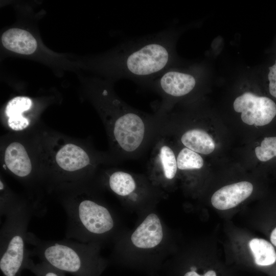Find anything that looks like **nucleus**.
<instances>
[{
  "instance_id": "obj_12",
  "label": "nucleus",
  "mask_w": 276,
  "mask_h": 276,
  "mask_svg": "<svg viewBox=\"0 0 276 276\" xmlns=\"http://www.w3.org/2000/svg\"><path fill=\"white\" fill-rule=\"evenodd\" d=\"M55 159L61 169L69 172L81 170L90 162L87 152L81 147L72 143L61 147L56 153Z\"/></svg>"
},
{
  "instance_id": "obj_20",
  "label": "nucleus",
  "mask_w": 276,
  "mask_h": 276,
  "mask_svg": "<svg viewBox=\"0 0 276 276\" xmlns=\"http://www.w3.org/2000/svg\"><path fill=\"white\" fill-rule=\"evenodd\" d=\"M24 269L29 270L35 276H65L64 272L43 262L35 263L30 256L26 262Z\"/></svg>"
},
{
  "instance_id": "obj_2",
  "label": "nucleus",
  "mask_w": 276,
  "mask_h": 276,
  "mask_svg": "<svg viewBox=\"0 0 276 276\" xmlns=\"http://www.w3.org/2000/svg\"><path fill=\"white\" fill-rule=\"evenodd\" d=\"M26 242L31 245L30 256H36L53 267L74 276H99L104 264L89 244L68 239L44 240L28 232Z\"/></svg>"
},
{
  "instance_id": "obj_10",
  "label": "nucleus",
  "mask_w": 276,
  "mask_h": 276,
  "mask_svg": "<svg viewBox=\"0 0 276 276\" xmlns=\"http://www.w3.org/2000/svg\"><path fill=\"white\" fill-rule=\"evenodd\" d=\"M152 172L166 180L173 179L177 173L176 157L172 149L160 143L154 150L150 165Z\"/></svg>"
},
{
  "instance_id": "obj_15",
  "label": "nucleus",
  "mask_w": 276,
  "mask_h": 276,
  "mask_svg": "<svg viewBox=\"0 0 276 276\" xmlns=\"http://www.w3.org/2000/svg\"><path fill=\"white\" fill-rule=\"evenodd\" d=\"M181 142L187 148L197 153L208 154L215 149V143L205 131L194 129L185 132L181 137Z\"/></svg>"
},
{
  "instance_id": "obj_17",
  "label": "nucleus",
  "mask_w": 276,
  "mask_h": 276,
  "mask_svg": "<svg viewBox=\"0 0 276 276\" xmlns=\"http://www.w3.org/2000/svg\"><path fill=\"white\" fill-rule=\"evenodd\" d=\"M108 185L112 192L121 196L130 195L136 188V183L133 176L121 171H115L110 175Z\"/></svg>"
},
{
  "instance_id": "obj_7",
  "label": "nucleus",
  "mask_w": 276,
  "mask_h": 276,
  "mask_svg": "<svg viewBox=\"0 0 276 276\" xmlns=\"http://www.w3.org/2000/svg\"><path fill=\"white\" fill-rule=\"evenodd\" d=\"M196 84V80L193 75L173 69L171 66L148 85L167 99L186 96L193 90Z\"/></svg>"
},
{
  "instance_id": "obj_16",
  "label": "nucleus",
  "mask_w": 276,
  "mask_h": 276,
  "mask_svg": "<svg viewBox=\"0 0 276 276\" xmlns=\"http://www.w3.org/2000/svg\"><path fill=\"white\" fill-rule=\"evenodd\" d=\"M255 262L259 266H269L276 261V252L272 245L263 239L254 238L249 243Z\"/></svg>"
},
{
  "instance_id": "obj_14",
  "label": "nucleus",
  "mask_w": 276,
  "mask_h": 276,
  "mask_svg": "<svg viewBox=\"0 0 276 276\" xmlns=\"http://www.w3.org/2000/svg\"><path fill=\"white\" fill-rule=\"evenodd\" d=\"M32 102L27 97H16L7 103L5 113L8 117L10 128L16 131L26 128L29 125V120L22 113L30 109Z\"/></svg>"
},
{
  "instance_id": "obj_21",
  "label": "nucleus",
  "mask_w": 276,
  "mask_h": 276,
  "mask_svg": "<svg viewBox=\"0 0 276 276\" xmlns=\"http://www.w3.org/2000/svg\"><path fill=\"white\" fill-rule=\"evenodd\" d=\"M1 192V200L0 206V215L1 216H6L8 212L17 204L18 200H16L13 198L11 194H9L7 191L3 181L1 180L0 182Z\"/></svg>"
},
{
  "instance_id": "obj_19",
  "label": "nucleus",
  "mask_w": 276,
  "mask_h": 276,
  "mask_svg": "<svg viewBox=\"0 0 276 276\" xmlns=\"http://www.w3.org/2000/svg\"><path fill=\"white\" fill-rule=\"evenodd\" d=\"M257 158L262 162H267L276 157V136L265 137L260 146L255 148Z\"/></svg>"
},
{
  "instance_id": "obj_1",
  "label": "nucleus",
  "mask_w": 276,
  "mask_h": 276,
  "mask_svg": "<svg viewBox=\"0 0 276 276\" xmlns=\"http://www.w3.org/2000/svg\"><path fill=\"white\" fill-rule=\"evenodd\" d=\"M173 43L167 30L125 42L113 58L116 76L148 85L172 66Z\"/></svg>"
},
{
  "instance_id": "obj_13",
  "label": "nucleus",
  "mask_w": 276,
  "mask_h": 276,
  "mask_svg": "<svg viewBox=\"0 0 276 276\" xmlns=\"http://www.w3.org/2000/svg\"><path fill=\"white\" fill-rule=\"evenodd\" d=\"M1 41L6 49L20 54H32L37 47L33 36L28 31L19 28H11L4 32Z\"/></svg>"
},
{
  "instance_id": "obj_18",
  "label": "nucleus",
  "mask_w": 276,
  "mask_h": 276,
  "mask_svg": "<svg viewBox=\"0 0 276 276\" xmlns=\"http://www.w3.org/2000/svg\"><path fill=\"white\" fill-rule=\"evenodd\" d=\"M177 168L180 170L199 169L203 166V160L197 153L185 147L176 157Z\"/></svg>"
},
{
  "instance_id": "obj_6",
  "label": "nucleus",
  "mask_w": 276,
  "mask_h": 276,
  "mask_svg": "<svg viewBox=\"0 0 276 276\" xmlns=\"http://www.w3.org/2000/svg\"><path fill=\"white\" fill-rule=\"evenodd\" d=\"M233 106L236 112L241 113L242 121L249 125H268L276 116V104L272 99L250 92L238 97Z\"/></svg>"
},
{
  "instance_id": "obj_9",
  "label": "nucleus",
  "mask_w": 276,
  "mask_h": 276,
  "mask_svg": "<svg viewBox=\"0 0 276 276\" xmlns=\"http://www.w3.org/2000/svg\"><path fill=\"white\" fill-rule=\"evenodd\" d=\"M163 236V228L158 216L148 215L132 233L131 240L133 244L140 248H151L158 245Z\"/></svg>"
},
{
  "instance_id": "obj_22",
  "label": "nucleus",
  "mask_w": 276,
  "mask_h": 276,
  "mask_svg": "<svg viewBox=\"0 0 276 276\" xmlns=\"http://www.w3.org/2000/svg\"><path fill=\"white\" fill-rule=\"evenodd\" d=\"M269 91L270 95L276 98V60L274 64L269 67Z\"/></svg>"
},
{
  "instance_id": "obj_11",
  "label": "nucleus",
  "mask_w": 276,
  "mask_h": 276,
  "mask_svg": "<svg viewBox=\"0 0 276 276\" xmlns=\"http://www.w3.org/2000/svg\"><path fill=\"white\" fill-rule=\"evenodd\" d=\"M5 163L9 170L19 178L25 179L30 175L32 165L24 146L14 142L10 144L5 152Z\"/></svg>"
},
{
  "instance_id": "obj_3",
  "label": "nucleus",
  "mask_w": 276,
  "mask_h": 276,
  "mask_svg": "<svg viewBox=\"0 0 276 276\" xmlns=\"http://www.w3.org/2000/svg\"><path fill=\"white\" fill-rule=\"evenodd\" d=\"M67 216V239L82 243L103 236L113 228L114 222L105 205L75 190L61 198Z\"/></svg>"
},
{
  "instance_id": "obj_4",
  "label": "nucleus",
  "mask_w": 276,
  "mask_h": 276,
  "mask_svg": "<svg viewBox=\"0 0 276 276\" xmlns=\"http://www.w3.org/2000/svg\"><path fill=\"white\" fill-rule=\"evenodd\" d=\"M36 212L34 205L19 200L5 216L0 234V269L3 276H20L30 257L26 245L28 227Z\"/></svg>"
},
{
  "instance_id": "obj_5",
  "label": "nucleus",
  "mask_w": 276,
  "mask_h": 276,
  "mask_svg": "<svg viewBox=\"0 0 276 276\" xmlns=\"http://www.w3.org/2000/svg\"><path fill=\"white\" fill-rule=\"evenodd\" d=\"M116 109L113 135L118 145L125 152L131 153L143 144L146 126L141 116L119 100L114 103Z\"/></svg>"
},
{
  "instance_id": "obj_23",
  "label": "nucleus",
  "mask_w": 276,
  "mask_h": 276,
  "mask_svg": "<svg viewBox=\"0 0 276 276\" xmlns=\"http://www.w3.org/2000/svg\"><path fill=\"white\" fill-rule=\"evenodd\" d=\"M183 276H216V274L214 271L209 270L205 272L204 275H200L196 272V270H190V271L185 273Z\"/></svg>"
},
{
  "instance_id": "obj_24",
  "label": "nucleus",
  "mask_w": 276,
  "mask_h": 276,
  "mask_svg": "<svg viewBox=\"0 0 276 276\" xmlns=\"http://www.w3.org/2000/svg\"><path fill=\"white\" fill-rule=\"evenodd\" d=\"M270 239L272 244L276 246V227L272 231Z\"/></svg>"
},
{
  "instance_id": "obj_8",
  "label": "nucleus",
  "mask_w": 276,
  "mask_h": 276,
  "mask_svg": "<svg viewBox=\"0 0 276 276\" xmlns=\"http://www.w3.org/2000/svg\"><path fill=\"white\" fill-rule=\"evenodd\" d=\"M252 191L253 186L248 181L227 185L214 193L211 198V203L217 209L228 210L236 206L247 198Z\"/></svg>"
}]
</instances>
